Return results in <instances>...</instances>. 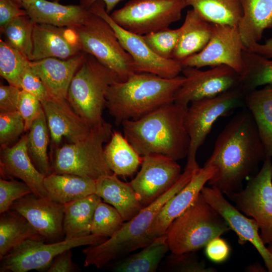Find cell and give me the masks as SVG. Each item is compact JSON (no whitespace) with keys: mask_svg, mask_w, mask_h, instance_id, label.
<instances>
[{"mask_svg":"<svg viewBox=\"0 0 272 272\" xmlns=\"http://www.w3.org/2000/svg\"><path fill=\"white\" fill-rule=\"evenodd\" d=\"M267 157L254 120L244 107L235 115L218 135L213 151L205 163L216 172L208 181L224 194L238 192Z\"/></svg>","mask_w":272,"mask_h":272,"instance_id":"obj_1","label":"cell"},{"mask_svg":"<svg viewBox=\"0 0 272 272\" xmlns=\"http://www.w3.org/2000/svg\"><path fill=\"white\" fill-rule=\"evenodd\" d=\"M186 109L174 102L139 119L124 120V136L141 156L160 154L182 159L187 156L190 145L185 125Z\"/></svg>","mask_w":272,"mask_h":272,"instance_id":"obj_2","label":"cell"},{"mask_svg":"<svg viewBox=\"0 0 272 272\" xmlns=\"http://www.w3.org/2000/svg\"><path fill=\"white\" fill-rule=\"evenodd\" d=\"M185 80L184 76L164 78L147 73H135L123 82L109 87L106 107L119 125L126 120L139 119L167 104Z\"/></svg>","mask_w":272,"mask_h":272,"instance_id":"obj_3","label":"cell"},{"mask_svg":"<svg viewBox=\"0 0 272 272\" xmlns=\"http://www.w3.org/2000/svg\"><path fill=\"white\" fill-rule=\"evenodd\" d=\"M200 167L186 166L176 183L154 201L144 207L132 219L124 222L121 228L105 241L89 245L83 250L84 266L100 268L109 262L122 258L149 244L147 234L163 206L181 190Z\"/></svg>","mask_w":272,"mask_h":272,"instance_id":"obj_4","label":"cell"},{"mask_svg":"<svg viewBox=\"0 0 272 272\" xmlns=\"http://www.w3.org/2000/svg\"><path fill=\"white\" fill-rule=\"evenodd\" d=\"M230 230L222 216L200 192L171 222L165 235L171 252L180 254L205 247L213 239Z\"/></svg>","mask_w":272,"mask_h":272,"instance_id":"obj_5","label":"cell"},{"mask_svg":"<svg viewBox=\"0 0 272 272\" xmlns=\"http://www.w3.org/2000/svg\"><path fill=\"white\" fill-rule=\"evenodd\" d=\"M112 132V125L103 121L92 127L84 139L57 148L51 162L53 173L73 174L94 180L112 174L106 162L103 147L110 140Z\"/></svg>","mask_w":272,"mask_h":272,"instance_id":"obj_6","label":"cell"},{"mask_svg":"<svg viewBox=\"0 0 272 272\" xmlns=\"http://www.w3.org/2000/svg\"><path fill=\"white\" fill-rule=\"evenodd\" d=\"M120 81L93 56L87 54L69 87L67 100L75 112L92 128L104 120L106 95L111 84Z\"/></svg>","mask_w":272,"mask_h":272,"instance_id":"obj_7","label":"cell"},{"mask_svg":"<svg viewBox=\"0 0 272 272\" xmlns=\"http://www.w3.org/2000/svg\"><path fill=\"white\" fill-rule=\"evenodd\" d=\"M74 29L82 51L93 56L120 82L126 81L135 73L132 57L104 19L90 12L85 22Z\"/></svg>","mask_w":272,"mask_h":272,"instance_id":"obj_8","label":"cell"},{"mask_svg":"<svg viewBox=\"0 0 272 272\" xmlns=\"http://www.w3.org/2000/svg\"><path fill=\"white\" fill-rule=\"evenodd\" d=\"M245 93L238 85L214 97L193 101L186 109L185 125L190 138L186 165L198 166L196 156L215 122L245 107Z\"/></svg>","mask_w":272,"mask_h":272,"instance_id":"obj_9","label":"cell"},{"mask_svg":"<svg viewBox=\"0 0 272 272\" xmlns=\"http://www.w3.org/2000/svg\"><path fill=\"white\" fill-rule=\"evenodd\" d=\"M186 7L184 0H130L110 16L124 29L142 36L178 21Z\"/></svg>","mask_w":272,"mask_h":272,"instance_id":"obj_10","label":"cell"},{"mask_svg":"<svg viewBox=\"0 0 272 272\" xmlns=\"http://www.w3.org/2000/svg\"><path fill=\"white\" fill-rule=\"evenodd\" d=\"M267 157L244 189L226 194L235 207L257 223L266 244L272 243V162Z\"/></svg>","mask_w":272,"mask_h":272,"instance_id":"obj_11","label":"cell"},{"mask_svg":"<svg viewBox=\"0 0 272 272\" xmlns=\"http://www.w3.org/2000/svg\"><path fill=\"white\" fill-rule=\"evenodd\" d=\"M107 239L90 234L47 244L43 240L28 239L0 258V271L27 272L47 269L54 259L64 251L81 246L99 244Z\"/></svg>","mask_w":272,"mask_h":272,"instance_id":"obj_12","label":"cell"},{"mask_svg":"<svg viewBox=\"0 0 272 272\" xmlns=\"http://www.w3.org/2000/svg\"><path fill=\"white\" fill-rule=\"evenodd\" d=\"M88 10L104 19L112 28L122 46L132 57L135 73H150L168 79L177 77L182 73L183 66L180 62L159 56L148 46L141 35L118 25L107 13L102 1L95 2Z\"/></svg>","mask_w":272,"mask_h":272,"instance_id":"obj_13","label":"cell"},{"mask_svg":"<svg viewBox=\"0 0 272 272\" xmlns=\"http://www.w3.org/2000/svg\"><path fill=\"white\" fill-rule=\"evenodd\" d=\"M246 49L237 26L213 24L212 36L199 52L181 62L183 67L197 69L227 65L240 75L243 69V51Z\"/></svg>","mask_w":272,"mask_h":272,"instance_id":"obj_14","label":"cell"},{"mask_svg":"<svg viewBox=\"0 0 272 272\" xmlns=\"http://www.w3.org/2000/svg\"><path fill=\"white\" fill-rule=\"evenodd\" d=\"M185 80L176 92L174 103L187 108L194 101L210 98L240 84V76L231 67L220 65L206 71L183 67Z\"/></svg>","mask_w":272,"mask_h":272,"instance_id":"obj_15","label":"cell"},{"mask_svg":"<svg viewBox=\"0 0 272 272\" xmlns=\"http://www.w3.org/2000/svg\"><path fill=\"white\" fill-rule=\"evenodd\" d=\"M181 174L177 161L163 155L150 154L143 156L141 169L129 183L145 207L171 188Z\"/></svg>","mask_w":272,"mask_h":272,"instance_id":"obj_16","label":"cell"},{"mask_svg":"<svg viewBox=\"0 0 272 272\" xmlns=\"http://www.w3.org/2000/svg\"><path fill=\"white\" fill-rule=\"evenodd\" d=\"M200 192L205 200L222 216L231 230L236 234L238 243L241 245L251 243L263 259L267 271L272 272V254L262 241L256 222L233 206L218 189L205 186Z\"/></svg>","mask_w":272,"mask_h":272,"instance_id":"obj_17","label":"cell"},{"mask_svg":"<svg viewBox=\"0 0 272 272\" xmlns=\"http://www.w3.org/2000/svg\"><path fill=\"white\" fill-rule=\"evenodd\" d=\"M10 209L24 217L44 240L61 241L63 205L32 193L16 200Z\"/></svg>","mask_w":272,"mask_h":272,"instance_id":"obj_18","label":"cell"},{"mask_svg":"<svg viewBox=\"0 0 272 272\" xmlns=\"http://www.w3.org/2000/svg\"><path fill=\"white\" fill-rule=\"evenodd\" d=\"M54 147L65 138L69 143L84 139L91 127L72 108L67 99L50 97L41 102Z\"/></svg>","mask_w":272,"mask_h":272,"instance_id":"obj_19","label":"cell"},{"mask_svg":"<svg viewBox=\"0 0 272 272\" xmlns=\"http://www.w3.org/2000/svg\"><path fill=\"white\" fill-rule=\"evenodd\" d=\"M215 172L216 169L213 167L203 165L195 172L189 182L181 190L167 201L148 231L150 243L165 234L171 222L194 201L205 184Z\"/></svg>","mask_w":272,"mask_h":272,"instance_id":"obj_20","label":"cell"},{"mask_svg":"<svg viewBox=\"0 0 272 272\" xmlns=\"http://www.w3.org/2000/svg\"><path fill=\"white\" fill-rule=\"evenodd\" d=\"M83 52L74 28L35 23L31 61L71 58Z\"/></svg>","mask_w":272,"mask_h":272,"instance_id":"obj_21","label":"cell"},{"mask_svg":"<svg viewBox=\"0 0 272 272\" xmlns=\"http://www.w3.org/2000/svg\"><path fill=\"white\" fill-rule=\"evenodd\" d=\"M27 134L14 146L1 149V173L10 178H17L26 183L36 196L47 197L44 186L45 176L35 166L28 152Z\"/></svg>","mask_w":272,"mask_h":272,"instance_id":"obj_22","label":"cell"},{"mask_svg":"<svg viewBox=\"0 0 272 272\" xmlns=\"http://www.w3.org/2000/svg\"><path fill=\"white\" fill-rule=\"evenodd\" d=\"M86 54L81 52L67 59L48 57L31 61L30 66L40 77L51 97L67 99L71 81Z\"/></svg>","mask_w":272,"mask_h":272,"instance_id":"obj_23","label":"cell"},{"mask_svg":"<svg viewBox=\"0 0 272 272\" xmlns=\"http://www.w3.org/2000/svg\"><path fill=\"white\" fill-rule=\"evenodd\" d=\"M28 17L35 23L75 28L82 25L90 12L77 5H63L47 0H27L22 4Z\"/></svg>","mask_w":272,"mask_h":272,"instance_id":"obj_24","label":"cell"},{"mask_svg":"<svg viewBox=\"0 0 272 272\" xmlns=\"http://www.w3.org/2000/svg\"><path fill=\"white\" fill-rule=\"evenodd\" d=\"M95 182V194L115 208L124 221L132 219L144 207L129 182L121 181L116 174L102 176Z\"/></svg>","mask_w":272,"mask_h":272,"instance_id":"obj_25","label":"cell"},{"mask_svg":"<svg viewBox=\"0 0 272 272\" xmlns=\"http://www.w3.org/2000/svg\"><path fill=\"white\" fill-rule=\"evenodd\" d=\"M172 59L181 62L201 51L212 36L213 24L201 17L195 10L187 11Z\"/></svg>","mask_w":272,"mask_h":272,"instance_id":"obj_26","label":"cell"},{"mask_svg":"<svg viewBox=\"0 0 272 272\" xmlns=\"http://www.w3.org/2000/svg\"><path fill=\"white\" fill-rule=\"evenodd\" d=\"M240 1L243 15L237 26L247 49L261 39L265 29L272 28V0Z\"/></svg>","mask_w":272,"mask_h":272,"instance_id":"obj_27","label":"cell"},{"mask_svg":"<svg viewBox=\"0 0 272 272\" xmlns=\"http://www.w3.org/2000/svg\"><path fill=\"white\" fill-rule=\"evenodd\" d=\"M43 183L48 197L63 205L95 193V180L73 174L52 173Z\"/></svg>","mask_w":272,"mask_h":272,"instance_id":"obj_28","label":"cell"},{"mask_svg":"<svg viewBox=\"0 0 272 272\" xmlns=\"http://www.w3.org/2000/svg\"><path fill=\"white\" fill-rule=\"evenodd\" d=\"M245 107L254 120L266 156L272 157V85L246 93Z\"/></svg>","mask_w":272,"mask_h":272,"instance_id":"obj_29","label":"cell"},{"mask_svg":"<svg viewBox=\"0 0 272 272\" xmlns=\"http://www.w3.org/2000/svg\"><path fill=\"white\" fill-rule=\"evenodd\" d=\"M102 199L96 194L64 205V239L72 240L91 234V225L96 208Z\"/></svg>","mask_w":272,"mask_h":272,"instance_id":"obj_30","label":"cell"},{"mask_svg":"<svg viewBox=\"0 0 272 272\" xmlns=\"http://www.w3.org/2000/svg\"><path fill=\"white\" fill-rule=\"evenodd\" d=\"M106 162L111 171L117 176L133 175L141 165V156L120 132L113 131L104 149Z\"/></svg>","mask_w":272,"mask_h":272,"instance_id":"obj_31","label":"cell"},{"mask_svg":"<svg viewBox=\"0 0 272 272\" xmlns=\"http://www.w3.org/2000/svg\"><path fill=\"white\" fill-rule=\"evenodd\" d=\"M28 239L44 241L18 212L10 209L1 214L0 258Z\"/></svg>","mask_w":272,"mask_h":272,"instance_id":"obj_32","label":"cell"},{"mask_svg":"<svg viewBox=\"0 0 272 272\" xmlns=\"http://www.w3.org/2000/svg\"><path fill=\"white\" fill-rule=\"evenodd\" d=\"M168 251L167 237L164 234L139 252L121 259L114 265L113 269L118 272H155Z\"/></svg>","mask_w":272,"mask_h":272,"instance_id":"obj_33","label":"cell"},{"mask_svg":"<svg viewBox=\"0 0 272 272\" xmlns=\"http://www.w3.org/2000/svg\"><path fill=\"white\" fill-rule=\"evenodd\" d=\"M208 22L237 26L243 15L240 0H185Z\"/></svg>","mask_w":272,"mask_h":272,"instance_id":"obj_34","label":"cell"},{"mask_svg":"<svg viewBox=\"0 0 272 272\" xmlns=\"http://www.w3.org/2000/svg\"><path fill=\"white\" fill-rule=\"evenodd\" d=\"M27 134L28 152L33 164L45 176L51 174L53 171L47 155L50 137L43 109L33 122Z\"/></svg>","mask_w":272,"mask_h":272,"instance_id":"obj_35","label":"cell"},{"mask_svg":"<svg viewBox=\"0 0 272 272\" xmlns=\"http://www.w3.org/2000/svg\"><path fill=\"white\" fill-rule=\"evenodd\" d=\"M240 85L246 93L260 86L272 85V60L245 49Z\"/></svg>","mask_w":272,"mask_h":272,"instance_id":"obj_36","label":"cell"},{"mask_svg":"<svg viewBox=\"0 0 272 272\" xmlns=\"http://www.w3.org/2000/svg\"><path fill=\"white\" fill-rule=\"evenodd\" d=\"M35 23L28 15L10 22L2 32L5 41L31 61L33 52V32Z\"/></svg>","mask_w":272,"mask_h":272,"instance_id":"obj_37","label":"cell"},{"mask_svg":"<svg viewBox=\"0 0 272 272\" xmlns=\"http://www.w3.org/2000/svg\"><path fill=\"white\" fill-rule=\"evenodd\" d=\"M30 61L5 41L0 40V75L9 85L21 89V75Z\"/></svg>","mask_w":272,"mask_h":272,"instance_id":"obj_38","label":"cell"},{"mask_svg":"<svg viewBox=\"0 0 272 272\" xmlns=\"http://www.w3.org/2000/svg\"><path fill=\"white\" fill-rule=\"evenodd\" d=\"M125 222L113 206L101 201L97 206L91 225V234L110 238Z\"/></svg>","mask_w":272,"mask_h":272,"instance_id":"obj_39","label":"cell"},{"mask_svg":"<svg viewBox=\"0 0 272 272\" xmlns=\"http://www.w3.org/2000/svg\"><path fill=\"white\" fill-rule=\"evenodd\" d=\"M181 31V27L175 29L167 28L142 36L148 46L157 55L165 59H171Z\"/></svg>","mask_w":272,"mask_h":272,"instance_id":"obj_40","label":"cell"},{"mask_svg":"<svg viewBox=\"0 0 272 272\" xmlns=\"http://www.w3.org/2000/svg\"><path fill=\"white\" fill-rule=\"evenodd\" d=\"M164 270L177 272H216L217 269L207 267L199 260L195 251L180 254L171 253L164 263Z\"/></svg>","mask_w":272,"mask_h":272,"instance_id":"obj_41","label":"cell"},{"mask_svg":"<svg viewBox=\"0 0 272 272\" xmlns=\"http://www.w3.org/2000/svg\"><path fill=\"white\" fill-rule=\"evenodd\" d=\"M25 131L23 118L17 111L11 112H0L1 148L9 147Z\"/></svg>","mask_w":272,"mask_h":272,"instance_id":"obj_42","label":"cell"},{"mask_svg":"<svg viewBox=\"0 0 272 272\" xmlns=\"http://www.w3.org/2000/svg\"><path fill=\"white\" fill-rule=\"evenodd\" d=\"M31 188L25 182L11 180L0 179V213L9 210L18 199L32 193Z\"/></svg>","mask_w":272,"mask_h":272,"instance_id":"obj_43","label":"cell"},{"mask_svg":"<svg viewBox=\"0 0 272 272\" xmlns=\"http://www.w3.org/2000/svg\"><path fill=\"white\" fill-rule=\"evenodd\" d=\"M42 109L41 102L38 98L27 91L21 90L17 111L24 120L26 131L29 130Z\"/></svg>","mask_w":272,"mask_h":272,"instance_id":"obj_44","label":"cell"},{"mask_svg":"<svg viewBox=\"0 0 272 272\" xmlns=\"http://www.w3.org/2000/svg\"><path fill=\"white\" fill-rule=\"evenodd\" d=\"M21 90L32 94L41 102L51 97L40 77L31 67L30 63L22 74Z\"/></svg>","mask_w":272,"mask_h":272,"instance_id":"obj_45","label":"cell"},{"mask_svg":"<svg viewBox=\"0 0 272 272\" xmlns=\"http://www.w3.org/2000/svg\"><path fill=\"white\" fill-rule=\"evenodd\" d=\"M205 247L207 256L215 263L225 261L231 252V248L228 243L220 236L213 239Z\"/></svg>","mask_w":272,"mask_h":272,"instance_id":"obj_46","label":"cell"},{"mask_svg":"<svg viewBox=\"0 0 272 272\" xmlns=\"http://www.w3.org/2000/svg\"><path fill=\"white\" fill-rule=\"evenodd\" d=\"M21 7L12 0H0V30L2 33L12 21L27 15L26 10Z\"/></svg>","mask_w":272,"mask_h":272,"instance_id":"obj_47","label":"cell"},{"mask_svg":"<svg viewBox=\"0 0 272 272\" xmlns=\"http://www.w3.org/2000/svg\"><path fill=\"white\" fill-rule=\"evenodd\" d=\"M21 89L11 85L0 86V112L17 111L18 103Z\"/></svg>","mask_w":272,"mask_h":272,"instance_id":"obj_48","label":"cell"},{"mask_svg":"<svg viewBox=\"0 0 272 272\" xmlns=\"http://www.w3.org/2000/svg\"><path fill=\"white\" fill-rule=\"evenodd\" d=\"M69 249L58 255L47 269V272H74L80 268L72 260V252Z\"/></svg>","mask_w":272,"mask_h":272,"instance_id":"obj_49","label":"cell"},{"mask_svg":"<svg viewBox=\"0 0 272 272\" xmlns=\"http://www.w3.org/2000/svg\"><path fill=\"white\" fill-rule=\"evenodd\" d=\"M248 51L262 55L267 58H272V37L263 44L255 43L246 49Z\"/></svg>","mask_w":272,"mask_h":272,"instance_id":"obj_50","label":"cell"},{"mask_svg":"<svg viewBox=\"0 0 272 272\" xmlns=\"http://www.w3.org/2000/svg\"><path fill=\"white\" fill-rule=\"evenodd\" d=\"M99 1H102L104 3L106 11L110 14L115 6L123 0H81V5L88 9L93 3Z\"/></svg>","mask_w":272,"mask_h":272,"instance_id":"obj_51","label":"cell"},{"mask_svg":"<svg viewBox=\"0 0 272 272\" xmlns=\"http://www.w3.org/2000/svg\"><path fill=\"white\" fill-rule=\"evenodd\" d=\"M245 270L249 272H265L266 271V269L258 262H255L247 266L245 268Z\"/></svg>","mask_w":272,"mask_h":272,"instance_id":"obj_52","label":"cell"},{"mask_svg":"<svg viewBox=\"0 0 272 272\" xmlns=\"http://www.w3.org/2000/svg\"><path fill=\"white\" fill-rule=\"evenodd\" d=\"M15 3H17L18 5H19L21 7H22V4L23 2L27 1V0H12Z\"/></svg>","mask_w":272,"mask_h":272,"instance_id":"obj_53","label":"cell"},{"mask_svg":"<svg viewBox=\"0 0 272 272\" xmlns=\"http://www.w3.org/2000/svg\"><path fill=\"white\" fill-rule=\"evenodd\" d=\"M267 248L268 250L270 251V252L272 254V243L269 244L267 246Z\"/></svg>","mask_w":272,"mask_h":272,"instance_id":"obj_54","label":"cell"},{"mask_svg":"<svg viewBox=\"0 0 272 272\" xmlns=\"http://www.w3.org/2000/svg\"><path fill=\"white\" fill-rule=\"evenodd\" d=\"M51 1L53 2H58L60 0H51Z\"/></svg>","mask_w":272,"mask_h":272,"instance_id":"obj_55","label":"cell"},{"mask_svg":"<svg viewBox=\"0 0 272 272\" xmlns=\"http://www.w3.org/2000/svg\"><path fill=\"white\" fill-rule=\"evenodd\" d=\"M185 1V0H184Z\"/></svg>","mask_w":272,"mask_h":272,"instance_id":"obj_56","label":"cell"}]
</instances>
